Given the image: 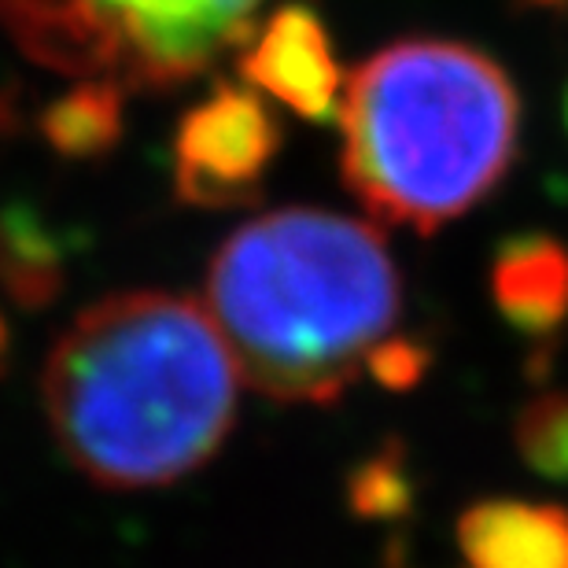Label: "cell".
I'll list each match as a JSON object with an SVG mask.
<instances>
[{"label":"cell","mask_w":568,"mask_h":568,"mask_svg":"<svg viewBox=\"0 0 568 568\" xmlns=\"http://www.w3.org/2000/svg\"><path fill=\"white\" fill-rule=\"evenodd\" d=\"M266 0H0L19 49L60 74L174 89L252 38Z\"/></svg>","instance_id":"cell-4"},{"label":"cell","mask_w":568,"mask_h":568,"mask_svg":"<svg viewBox=\"0 0 568 568\" xmlns=\"http://www.w3.org/2000/svg\"><path fill=\"white\" fill-rule=\"evenodd\" d=\"M207 314L241 381L277 403L328 406L369 366L403 311L392 252L347 214H258L219 247Z\"/></svg>","instance_id":"cell-2"},{"label":"cell","mask_w":568,"mask_h":568,"mask_svg":"<svg viewBox=\"0 0 568 568\" xmlns=\"http://www.w3.org/2000/svg\"><path fill=\"white\" fill-rule=\"evenodd\" d=\"M465 568H568V509L531 498H484L458 517Z\"/></svg>","instance_id":"cell-7"},{"label":"cell","mask_w":568,"mask_h":568,"mask_svg":"<svg viewBox=\"0 0 568 568\" xmlns=\"http://www.w3.org/2000/svg\"><path fill=\"white\" fill-rule=\"evenodd\" d=\"M241 78L255 93L277 100L306 122H339L344 71L325 22L306 4H281L241 44Z\"/></svg>","instance_id":"cell-6"},{"label":"cell","mask_w":568,"mask_h":568,"mask_svg":"<svg viewBox=\"0 0 568 568\" xmlns=\"http://www.w3.org/2000/svg\"><path fill=\"white\" fill-rule=\"evenodd\" d=\"M122 100L126 93L119 85L82 82L44 111L41 130L63 155L108 152L122 138Z\"/></svg>","instance_id":"cell-9"},{"label":"cell","mask_w":568,"mask_h":568,"mask_svg":"<svg viewBox=\"0 0 568 568\" xmlns=\"http://www.w3.org/2000/svg\"><path fill=\"white\" fill-rule=\"evenodd\" d=\"M0 281L27 303L44 300L60 284V252L27 214L0 219Z\"/></svg>","instance_id":"cell-10"},{"label":"cell","mask_w":568,"mask_h":568,"mask_svg":"<svg viewBox=\"0 0 568 568\" xmlns=\"http://www.w3.org/2000/svg\"><path fill=\"white\" fill-rule=\"evenodd\" d=\"M428 366V351L414 339L388 336L384 344L369 355V377L384 384V388H414L425 377Z\"/></svg>","instance_id":"cell-12"},{"label":"cell","mask_w":568,"mask_h":568,"mask_svg":"<svg viewBox=\"0 0 568 568\" xmlns=\"http://www.w3.org/2000/svg\"><path fill=\"white\" fill-rule=\"evenodd\" d=\"M528 8H542V11H565L568 0H525Z\"/></svg>","instance_id":"cell-13"},{"label":"cell","mask_w":568,"mask_h":568,"mask_svg":"<svg viewBox=\"0 0 568 568\" xmlns=\"http://www.w3.org/2000/svg\"><path fill=\"white\" fill-rule=\"evenodd\" d=\"M4 122H11V111H8L4 100H0V126H4Z\"/></svg>","instance_id":"cell-14"},{"label":"cell","mask_w":568,"mask_h":568,"mask_svg":"<svg viewBox=\"0 0 568 568\" xmlns=\"http://www.w3.org/2000/svg\"><path fill=\"white\" fill-rule=\"evenodd\" d=\"M347 189L373 219L436 233L506 178L520 97L462 41H395L355 67L339 104Z\"/></svg>","instance_id":"cell-3"},{"label":"cell","mask_w":568,"mask_h":568,"mask_svg":"<svg viewBox=\"0 0 568 568\" xmlns=\"http://www.w3.org/2000/svg\"><path fill=\"white\" fill-rule=\"evenodd\" d=\"M491 300L506 325L542 339L568 322V247L558 236H506L491 258Z\"/></svg>","instance_id":"cell-8"},{"label":"cell","mask_w":568,"mask_h":568,"mask_svg":"<svg viewBox=\"0 0 568 568\" xmlns=\"http://www.w3.org/2000/svg\"><path fill=\"white\" fill-rule=\"evenodd\" d=\"M241 369L207 306L119 292L85 306L49 351L41 406L74 473L152 491L203 469L236 422Z\"/></svg>","instance_id":"cell-1"},{"label":"cell","mask_w":568,"mask_h":568,"mask_svg":"<svg viewBox=\"0 0 568 568\" xmlns=\"http://www.w3.org/2000/svg\"><path fill=\"white\" fill-rule=\"evenodd\" d=\"M565 126H568V93H565Z\"/></svg>","instance_id":"cell-15"},{"label":"cell","mask_w":568,"mask_h":568,"mask_svg":"<svg viewBox=\"0 0 568 568\" xmlns=\"http://www.w3.org/2000/svg\"><path fill=\"white\" fill-rule=\"evenodd\" d=\"M277 152L281 122L263 93L219 82L174 133L178 196L192 207H244L258 200Z\"/></svg>","instance_id":"cell-5"},{"label":"cell","mask_w":568,"mask_h":568,"mask_svg":"<svg viewBox=\"0 0 568 568\" xmlns=\"http://www.w3.org/2000/svg\"><path fill=\"white\" fill-rule=\"evenodd\" d=\"M514 439L531 469L550 480H568V392H542L525 403Z\"/></svg>","instance_id":"cell-11"}]
</instances>
